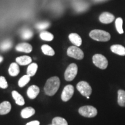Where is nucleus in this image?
Segmentation results:
<instances>
[{
  "instance_id": "nucleus-1",
  "label": "nucleus",
  "mask_w": 125,
  "mask_h": 125,
  "mask_svg": "<svg viewBox=\"0 0 125 125\" xmlns=\"http://www.w3.org/2000/svg\"><path fill=\"white\" fill-rule=\"evenodd\" d=\"M60 85V79L57 76H53L46 81L44 87V91L46 95L52 96L59 90Z\"/></svg>"
},
{
  "instance_id": "nucleus-2",
  "label": "nucleus",
  "mask_w": 125,
  "mask_h": 125,
  "mask_svg": "<svg viewBox=\"0 0 125 125\" xmlns=\"http://www.w3.org/2000/svg\"><path fill=\"white\" fill-rule=\"evenodd\" d=\"M89 36L93 40L100 42H107L111 39V35L107 31L101 30H94L90 31Z\"/></svg>"
},
{
  "instance_id": "nucleus-3",
  "label": "nucleus",
  "mask_w": 125,
  "mask_h": 125,
  "mask_svg": "<svg viewBox=\"0 0 125 125\" xmlns=\"http://www.w3.org/2000/svg\"><path fill=\"white\" fill-rule=\"evenodd\" d=\"M79 113L80 115L86 118H93L97 114V110L95 107L91 105H85L79 108Z\"/></svg>"
},
{
  "instance_id": "nucleus-4",
  "label": "nucleus",
  "mask_w": 125,
  "mask_h": 125,
  "mask_svg": "<svg viewBox=\"0 0 125 125\" xmlns=\"http://www.w3.org/2000/svg\"><path fill=\"white\" fill-rule=\"evenodd\" d=\"M93 62L94 64L101 70L107 68L108 62L106 57L101 54H96L93 56Z\"/></svg>"
},
{
  "instance_id": "nucleus-5",
  "label": "nucleus",
  "mask_w": 125,
  "mask_h": 125,
  "mask_svg": "<svg viewBox=\"0 0 125 125\" xmlns=\"http://www.w3.org/2000/svg\"><path fill=\"white\" fill-rule=\"evenodd\" d=\"M78 73L77 65L75 63H71L68 65L64 73V78L67 81L74 80Z\"/></svg>"
},
{
  "instance_id": "nucleus-6",
  "label": "nucleus",
  "mask_w": 125,
  "mask_h": 125,
  "mask_svg": "<svg viewBox=\"0 0 125 125\" xmlns=\"http://www.w3.org/2000/svg\"><path fill=\"white\" fill-rule=\"evenodd\" d=\"M76 89L82 96L86 97L91 95L92 89L88 83L85 81H81L76 85Z\"/></svg>"
},
{
  "instance_id": "nucleus-7",
  "label": "nucleus",
  "mask_w": 125,
  "mask_h": 125,
  "mask_svg": "<svg viewBox=\"0 0 125 125\" xmlns=\"http://www.w3.org/2000/svg\"><path fill=\"white\" fill-rule=\"evenodd\" d=\"M67 55L77 60H82L84 57V53L80 48L76 46H71L68 48Z\"/></svg>"
},
{
  "instance_id": "nucleus-8",
  "label": "nucleus",
  "mask_w": 125,
  "mask_h": 125,
  "mask_svg": "<svg viewBox=\"0 0 125 125\" xmlns=\"http://www.w3.org/2000/svg\"><path fill=\"white\" fill-rule=\"evenodd\" d=\"M74 93V87L73 85H68L65 86L62 90L61 98L64 102H67L73 97Z\"/></svg>"
},
{
  "instance_id": "nucleus-9",
  "label": "nucleus",
  "mask_w": 125,
  "mask_h": 125,
  "mask_svg": "<svg viewBox=\"0 0 125 125\" xmlns=\"http://www.w3.org/2000/svg\"><path fill=\"white\" fill-rule=\"evenodd\" d=\"M99 20L100 22L104 24H109L115 20V16L109 12H103L100 16Z\"/></svg>"
},
{
  "instance_id": "nucleus-10",
  "label": "nucleus",
  "mask_w": 125,
  "mask_h": 125,
  "mask_svg": "<svg viewBox=\"0 0 125 125\" xmlns=\"http://www.w3.org/2000/svg\"><path fill=\"white\" fill-rule=\"evenodd\" d=\"M40 93V88L36 85H31L28 88L27 94L30 99H34Z\"/></svg>"
},
{
  "instance_id": "nucleus-11",
  "label": "nucleus",
  "mask_w": 125,
  "mask_h": 125,
  "mask_svg": "<svg viewBox=\"0 0 125 125\" xmlns=\"http://www.w3.org/2000/svg\"><path fill=\"white\" fill-rule=\"evenodd\" d=\"M16 50L21 52L29 53L31 52L32 50V46L28 43H21L16 46Z\"/></svg>"
},
{
  "instance_id": "nucleus-12",
  "label": "nucleus",
  "mask_w": 125,
  "mask_h": 125,
  "mask_svg": "<svg viewBox=\"0 0 125 125\" xmlns=\"http://www.w3.org/2000/svg\"><path fill=\"white\" fill-rule=\"evenodd\" d=\"M11 110V104L9 101H5L0 104V115H6Z\"/></svg>"
},
{
  "instance_id": "nucleus-13",
  "label": "nucleus",
  "mask_w": 125,
  "mask_h": 125,
  "mask_svg": "<svg viewBox=\"0 0 125 125\" xmlns=\"http://www.w3.org/2000/svg\"><path fill=\"white\" fill-rule=\"evenodd\" d=\"M68 38L71 43H73L74 45L76 46H79L82 45V41L81 37L76 33H71L70 34Z\"/></svg>"
},
{
  "instance_id": "nucleus-14",
  "label": "nucleus",
  "mask_w": 125,
  "mask_h": 125,
  "mask_svg": "<svg viewBox=\"0 0 125 125\" xmlns=\"http://www.w3.org/2000/svg\"><path fill=\"white\" fill-rule=\"evenodd\" d=\"M16 63L21 65H26L31 63L32 59L29 56H23L17 57L16 59Z\"/></svg>"
},
{
  "instance_id": "nucleus-15",
  "label": "nucleus",
  "mask_w": 125,
  "mask_h": 125,
  "mask_svg": "<svg viewBox=\"0 0 125 125\" xmlns=\"http://www.w3.org/2000/svg\"><path fill=\"white\" fill-rule=\"evenodd\" d=\"M35 113V111L32 107H28L22 109L21 111V116L23 118L27 119L32 116Z\"/></svg>"
},
{
  "instance_id": "nucleus-16",
  "label": "nucleus",
  "mask_w": 125,
  "mask_h": 125,
  "mask_svg": "<svg viewBox=\"0 0 125 125\" xmlns=\"http://www.w3.org/2000/svg\"><path fill=\"white\" fill-rule=\"evenodd\" d=\"M111 51L120 56H125V48L121 45H114L111 46Z\"/></svg>"
},
{
  "instance_id": "nucleus-17",
  "label": "nucleus",
  "mask_w": 125,
  "mask_h": 125,
  "mask_svg": "<svg viewBox=\"0 0 125 125\" xmlns=\"http://www.w3.org/2000/svg\"><path fill=\"white\" fill-rule=\"evenodd\" d=\"M12 95L13 97V99L15 100V102L17 104L19 105L22 106L24 105L25 101L24 98L23 97V96L20 94V93H19L17 91L13 90L12 92Z\"/></svg>"
},
{
  "instance_id": "nucleus-18",
  "label": "nucleus",
  "mask_w": 125,
  "mask_h": 125,
  "mask_svg": "<svg viewBox=\"0 0 125 125\" xmlns=\"http://www.w3.org/2000/svg\"><path fill=\"white\" fill-rule=\"evenodd\" d=\"M8 73L10 76H15L18 75L20 73V68L18 64L16 62H12V64H10L8 70Z\"/></svg>"
},
{
  "instance_id": "nucleus-19",
  "label": "nucleus",
  "mask_w": 125,
  "mask_h": 125,
  "mask_svg": "<svg viewBox=\"0 0 125 125\" xmlns=\"http://www.w3.org/2000/svg\"><path fill=\"white\" fill-rule=\"evenodd\" d=\"M37 70H38V64L35 62L31 63L28 67L27 70V75L31 76H33L37 73Z\"/></svg>"
},
{
  "instance_id": "nucleus-20",
  "label": "nucleus",
  "mask_w": 125,
  "mask_h": 125,
  "mask_svg": "<svg viewBox=\"0 0 125 125\" xmlns=\"http://www.w3.org/2000/svg\"><path fill=\"white\" fill-rule=\"evenodd\" d=\"M118 103L121 107H125V91L119 90L118 92Z\"/></svg>"
},
{
  "instance_id": "nucleus-21",
  "label": "nucleus",
  "mask_w": 125,
  "mask_h": 125,
  "mask_svg": "<svg viewBox=\"0 0 125 125\" xmlns=\"http://www.w3.org/2000/svg\"><path fill=\"white\" fill-rule=\"evenodd\" d=\"M41 50L43 54H45V55L52 56L55 54V52L53 48L48 45H43L41 46Z\"/></svg>"
},
{
  "instance_id": "nucleus-22",
  "label": "nucleus",
  "mask_w": 125,
  "mask_h": 125,
  "mask_svg": "<svg viewBox=\"0 0 125 125\" xmlns=\"http://www.w3.org/2000/svg\"><path fill=\"white\" fill-rule=\"evenodd\" d=\"M21 38L24 40H29L33 36V32L29 29H23L21 30Z\"/></svg>"
},
{
  "instance_id": "nucleus-23",
  "label": "nucleus",
  "mask_w": 125,
  "mask_h": 125,
  "mask_svg": "<svg viewBox=\"0 0 125 125\" xmlns=\"http://www.w3.org/2000/svg\"><path fill=\"white\" fill-rule=\"evenodd\" d=\"M40 36L42 40L46 41H51L53 40L54 38L53 35L48 31H42L40 33Z\"/></svg>"
},
{
  "instance_id": "nucleus-24",
  "label": "nucleus",
  "mask_w": 125,
  "mask_h": 125,
  "mask_svg": "<svg viewBox=\"0 0 125 125\" xmlns=\"http://www.w3.org/2000/svg\"><path fill=\"white\" fill-rule=\"evenodd\" d=\"M52 125H68V123L64 118L62 117H55L53 119Z\"/></svg>"
},
{
  "instance_id": "nucleus-25",
  "label": "nucleus",
  "mask_w": 125,
  "mask_h": 125,
  "mask_svg": "<svg viewBox=\"0 0 125 125\" xmlns=\"http://www.w3.org/2000/svg\"><path fill=\"white\" fill-rule=\"evenodd\" d=\"M30 76L28 75H25L23 76L20 79H19L18 82L19 86L20 87H23L25 86L27 84L30 82Z\"/></svg>"
},
{
  "instance_id": "nucleus-26",
  "label": "nucleus",
  "mask_w": 125,
  "mask_h": 125,
  "mask_svg": "<svg viewBox=\"0 0 125 125\" xmlns=\"http://www.w3.org/2000/svg\"><path fill=\"white\" fill-rule=\"evenodd\" d=\"M87 8V5L83 2H76L74 5V9L77 12H82Z\"/></svg>"
},
{
  "instance_id": "nucleus-27",
  "label": "nucleus",
  "mask_w": 125,
  "mask_h": 125,
  "mask_svg": "<svg viewBox=\"0 0 125 125\" xmlns=\"http://www.w3.org/2000/svg\"><path fill=\"white\" fill-rule=\"evenodd\" d=\"M115 27L118 32L119 34L123 33V20L121 18H117L115 20Z\"/></svg>"
},
{
  "instance_id": "nucleus-28",
  "label": "nucleus",
  "mask_w": 125,
  "mask_h": 125,
  "mask_svg": "<svg viewBox=\"0 0 125 125\" xmlns=\"http://www.w3.org/2000/svg\"><path fill=\"white\" fill-rule=\"evenodd\" d=\"M12 43L11 41L9 40H7L2 42L1 45H0V49L2 51H6L10 49L12 47Z\"/></svg>"
},
{
  "instance_id": "nucleus-29",
  "label": "nucleus",
  "mask_w": 125,
  "mask_h": 125,
  "mask_svg": "<svg viewBox=\"0 0 125 125\" xmlns=\"http://www.w3.org/2000/svg\"><path fill=\"white\" fill-rule=\"evenodd\" d=\"M50 26V23L48 21H42V22H40L36 24L35 27L37 29L40 30H42L46 29Z\"/></svg>"
},
{
  "instance_id": "nucleus-30",
  "label": "nucleus",
  "mask_w": 125,
  "mask_h": 125,
  "mask_svg": "<svg viewBox=\"0 0 125 125\" xmlns=\"http://www.w3.org/2000/svg\"><path fill=\"white\" fill-rule=\"evenodd\" d=\"M8 86V84L4 76H0V87L2 89H6Z\"/></svg>"
},
{
  "instance_id": "nucleus-31",
  "label": "nucleus",
  "mask_w": 125,
  "mask_h": 125,
  "mask_svg": "<svg viewBox=\"0 0 125 125\" xmlns=\"http://www.w3.org/2000/svg\"><path fill=\"white\" fill-rule=\"evenodd\" d=\"M40 122L38 121H33L26 123V125H40Z\"/></svg>"
},
{
  "instance_id": "nucleus-32",
  "label": "nucleus",
  "mask_w": 125,
  "mask_h": 125,
  "mask_svg": "<svg viewBox=\"0 0 125 125\" xmlns=\"http://www.w3.org/2000/svg\"><path fill=\"white\" fill-rule=\"evenodd\" d=\"M3 59H4V58H3V57H2V56H0V63H1V62H2V61H3Z\"/></svg>"
},
{
  "instance_id": "nucleus-33",
  "label": "nucleus",
  "mask_w": 125,
  "mask_h": 125,
  "mask_svg": "<svg viewBox=\"0 0 125 125\" xmlns=\"http://www.w3.org/2000/svg\"><path fill=\"white\" fill-rule=\"evenodd\" d=\"M94 1H96V2H100V1H104V0H94Z\"/></svg>"
},
{
  "instance_id": "nucleus-34",
  "label": "nucleus",
  "mask_w": 125,
  "mask_h": 125,
  "mask_svg": "<svg viewBox=\"0 0 125 125\" xmlns=\"http://www.w3.org/2000/svg\"><path fill=\"white\" fill-rule=\"evenodd\" d=\"M86 98H87V99H89V98H90V97H89V96H87V97H86Z\"/></svg>"
},
{
  "instance_id": "nucleus-35",
  "label": "nucleus",
  "mask_w": 125,
  "mask_h": 125,
  "mask_svg": "<svg viewBox=\"0 0 125 125\" xmlns=\"http://www.w3.org/2000/svg\"><path fill=\"white\" fill-rule=\"evenodd\" d=\"M52 125V124H51V125Z\"/></svg>"
}]
</instances>
